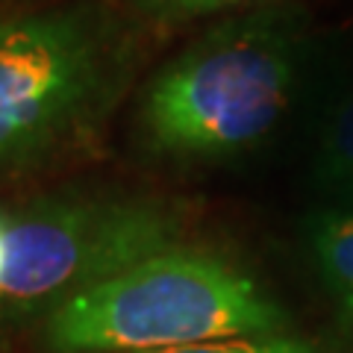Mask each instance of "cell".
I'll return each instance as SVG.
<instances>
[{"mask_svg": "<svg viewBox=\"0 0 353 353\" xmlns=\"http://www.w3.org/2000/svg\"><path fill=\"white\" fill-rule=\"evenodd\" d=\"M312 256L341 318L353 324V212H333L318 221Z\"/></svg>", "mask_w": 353, "mask_h": 353, "instance_id": "5b68a950", "label": "cell"}, {"mask_svg": "<svg viewBox=\"0 0 353 353\" xmlns=\"http://www.w3.org/2000/svg\"><path fill=\"white\" fill-rule=\"evenodd\" d=\"M148 353H318L309 341L297 336H262V339H224V341H203V345H185L168 350H148Z\"/></svg>", "mask_w": 353, "mask_h": 353, "instance_id": "52a82bcc", "label": "cell"}, {"mask_svg": "<svg viewBox=\"0 0 353 353\" xmlns=\"http://www.w3.org/2000/svg\"><path fill=\"white\" fill-rule=\"evenodd\" d=\"M176 218L153 201L57 194L0 206V309H53L176 245Z\"/></svg>", "mask_w": 353, "mask_h": 353, "instance_id": "3957f363", "label": "cell"}, {"mask_svg": "<svg viewBox=\"0 0 353 353\" xmlns=\"http://www.w3.org/2000/svg\"><path fill=\"white\" fill-rule=\"evenodd\" d=\"M283 330L285 312L248 271L171 245L53 306L48 345L57 353H148Z\"/></svg>", "mask_w": 353, "mask_h": 353, "instance_id": "6da1fadb", "label": "cell"}, {"mask_svg": "<svg viewBox=\"0 0 353 353\" xmlns=\"http://www.w3.org/2000/svg\"><path fill=\"white\" fill-rule=\"evenodd\" d=\"M106 83V44L88 9L0 18V171L62 145Z\"/></svg>", "mask_w": 353, "mask_h": 353, "instance_id": "277c9868", "label": "cell"}, {"mask_svg": "<svg viewBox=\"0 0 353 353\" xmlns=\"http://www.w3.org/2000/svg\"><path fill=\"white\" fill-rule=\"evenodd\" d=\"M297 50L274 15L224 21L153 77L141 132L176 162L239 157L274 130L294 92Z\"/></svg>", "mask_w": 353, "mask_h": 353, "instance_id": "7a4b0ae2", "label": "cell"}, {"mask_svg": "<svg viewBox=\"0 0 353 353\" xmlns=\"http://www.w3.org/2000/svg\"><path fill=\"white\" fill-rule=\"evenodd\" d=\"M250 0H136L141 12H148L159 21H183V18H197L209 12H221V9L245 6Z\"/></svg>", "mask_w": 353, "mask_h": 353, "instance_id": "ba28073f", "label": "cell"}, {"mask_svg": "<svg viewBox=\"0 0 353 353\" xmlns=\"http://www.w3.org/2000/svg\"><path fill=\"white\" fill-rule=\"evenodd\" d=\"M321 165L330 183L353 194V94L336 109L330 121L321 148Z\"/></svg>", "mask_w": 353, "mask_h": 353, "instance_id": "8992f818", "label": "cell"}]
</instances>
